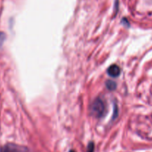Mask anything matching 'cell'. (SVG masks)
I'll list each match as a JSON object with an SVG mask.
<instances>
[{
  "instance_id": "6da1fadb",
  "label": "cell",
  "mask_w": 152,
  "mask_h": 152,
  "mask_svg": "<svg viewBox=\"0 0 152 152\" xmlns=\"http://www.w3.org/2000/svg\"><path fill=\"white\" fill-rule=\"evenodd\" d=\"M91 111L95 117H103L105 114V105L104 102L99 98L95 99L91 106Z\"/></svg>"
},
{
  "instance_id": "52a82bcc",
  "label": "cell",
  "mask_w": 152,
  "mask_h": 152,
  "mask_svg": "<svg viewBox=\"0 0 152 152\" xmlns=\"http://www.w3.org/2000/svg\"><path fill=\"white\" fill-rule=\"evenodd\" d=\"M69 152H75V151H72V150H71V151H70Z\"/></svg>"
},
{
  "instance_id": "7a4b0ae2",
  "label": "cell",
  "mask_w": 152,
  "mask_h": 152,
  "mask_svg": "<svg viewBox=\"0 0 152 152\" xmlns=\"http://www.w3.org/2000/svg\"><path fill=\"white\" fill-rule=\"evenodd\" d=\"M0 152H29L28 149L22 145L16 144H6L0 150Z\"/></svg>"
},
{
  "instance_id": "8992f818",
  "label": "cell",
  "mask_w": 152,
  "mask_h": 152,
  "mask_svg": "<svg viewBox=\"0 0 152 152\" xmlns=\"http://www.w3.org/2000/svg\"><path fill=\"white\" fill-rule=\"evenodd\" d=\"M94 151V144L93 142H89L87 147V152H93Z\"/></svg>"
},
{
  "instance_id": "3957f363",
  "label": "cell",
  "mask_w": 152,
  "mask_h": 152,
  "mask_svg": "<svg viewBox=\"0 0 152 152\" xmlns=\"http://www.w3.org/2000/svg\"><path fill=\"white\" fill-rule=\"evenodd\" d=\"M120 68L116 65H111L107 69V74L112 77H117L120 74Z\"/></svg>"
},
{
  "instance_id": "5b68a950",
  "label": "cell",
  "mask_w": 152,
  "mask_h": 152,
  "mask_svg": "<svg viewBox=\"0 0 152 152\" xmlns=\"http://www.w3.org/2000/svg\"><path fill=\"white\" fill-rule=\"evenodd\" d=\"M4 40H5V34L0 31V48L2 46L3 43L4 42Z\"/></svg>"
},
{
  "instance_id": "277c9868",
  "label": "cell",
  "mask_w": 152,
  "mask_h": 152,
  "mask_svg": "<svg viewBox=\"0 0 152 152\" xmlns=\"http://www.w3.org/2000/svg\"><path fill=\"white\" fill-rule=\"evenodd\" d=\"M106 86H107V88L110 91L114 90V89H116V83L113 81H110V80H109V81L107 82V83H106Z\"/></svg>"
}]
</instances>
